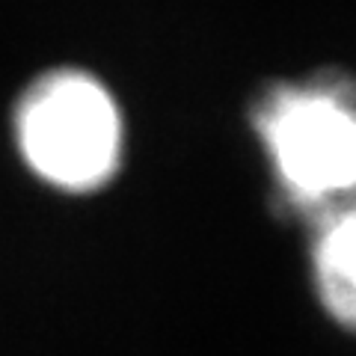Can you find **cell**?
<instances>
[{"mask_svg":"<svg viewBox=\"0 0 356 356\" xmlns=\"http://www.w3.org/2000/svg\"><path fill=\"white\" fill-rule=\"evenodd\" d=\"M252 131L280 211L318 222L356 202V74L324 69L255 98Z\"/></svg>","mask_w":356,"mask_h":356,"instance_id":"6da1fadb","label":"cell"},{"mask_svg":"<svg viewBox=\"0 0 356 356\" xmlns=\"http://www.w3.org/2000/svg\"><path fill=\"white\" fill-rule=\"evenodd\" d=\"M13 131L24 166L63 193L104 187L125 149V122L113 92L81 69L39 74L18 98Z\"/></svg>","mask_w":356,"mask_h":356,"instance_id":"7a4b0ae2","label":"cell"},{"mask_svg":"<svg viewBox=\"0 0 356 356\" xmlns=\"http://www.w3.org/2000/svg\"><path fill=\"white\" fill-rule=\"evenodd\" d=\"M309 267L321 309L356 332V202L312 222Z\"/></svg>","mask_w":356,"mask_h":356,"instance_id":"3957f363","label":"cell"}]
</instances>
